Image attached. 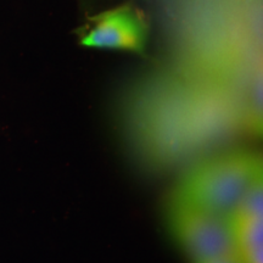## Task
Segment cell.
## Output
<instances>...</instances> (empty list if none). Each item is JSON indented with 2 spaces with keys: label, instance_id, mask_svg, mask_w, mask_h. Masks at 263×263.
<instances>
[{
  "label": "cell",
  "instance_id": "2",
  "mask_svg": "<svg viewBox=\"0 0 263 263\" xmlns=\"http://www.w3.org/2000/svg\"><path fill=\"white\" fill-rule=\"evenodd\" d=\"M261 182V155L249 150L226 151L190 166L173 189L170 203L234 218L246 194Z\"/></svg>",
  "mask_w": 263,
  "mask_h": 263
},
{
  "label": "cell",
  "instance_id": "3",
  "mask_svg": "<svg viewBox=\"0 0 263 263\" xmlns=\"http://www.w3.org/2000/svg\"><path fill=\"white\" fill-rule=\"evenodd\" d=\"M167 217L174 241L193 263L238 255L233 218L174 203Z\"/></svg>",
  "mask_w": 263,
  "mask_h": 263
},
{
  "label": "cell",
  "instance_id": "6",
  "mask_svg": "<svg viewBox=\"0 0 263 263\" xmlns=\"http://www.w3.org/2000/svg\"><path fill=\"white\" fill-rule=\"evenodd\" d=\"M263 182L256 184L246 194L234 217H263Z\"/></svg>",
  "mask_w": 263,
  "mask_h": 263
},
{
  "label": "cell",
  "instance_id": "5",
  "mask_svg": "<svg viewBox=\"0 0 263 263\" xmlns=\"http://www.w3.org/2000/svg\"><path fill=\"white\" fill-rule=\"evenodd\" d=\"M234 236L244 263H263V217H234Z\"/></svg>",
  "mask_w": 263,
  "mask_h": 263
},
{
  "label": "cell",
  "instance_id": "1",
  "mask_svg": "<svg viewBox=\"0 0 263 263\" xmlns=\"http://www.w3.org/2000/svg\"><path fill=\"white\" fill-rule=\"evenodd\" d=\"M133 106L138 147L160 167L186 159L234 132L251 133L244 111L233 99L168 73L138 90Z\"/></svg>",
  "mask_w": 263,
  "mask_h": 263
},
{
  "label": "cell",
  "instance_id": "4",
  "mask_svg": "<svg viewBox=\"0 0 263 263\" xmlns=\"http://www.w3.org/2000/svg\"><path fill=\"white\" fill-rule=\"evenodd\" d=\"M150 24L145 14L133 4H124L91 16L76 31L85 48L114 49L144 55Z\"/></svg>",
  "mask_w": 263,
  "mask_h": 263
},
{
  "label": "cell",
  "instance_id": "7",
  "mask_svg": "<svg viewBox=\"0 0 263 263\" xmlns=\"http://www.w3.org/2000/svg\"><path fill=\"white\" fill-rule=\"evenodd\" d=\"M199 263H244V262H242V259L239 257V255H233V256H224V257L209 259V261H203Z\"/></svg>",
  "mask_w": 263,
  "mask_h": 263
}]
</instances>
